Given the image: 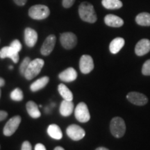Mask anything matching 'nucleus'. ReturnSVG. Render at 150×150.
<instances>
[{"mask_svg":"<svg viewBox=\"0 0 150 150\" xmlns=\"http://www.w3.org/2000/svg\"><path fill=\"white\" fill-rule=\"evenodd\" d=\"M79 15L83 21L89 23H95L97 20V14L93 6L87 1H83L79 5Z\"/></svg>","mask_w":150,"mask_h":150,"instance_id":"obj_1","label":"nucleus"},{"mask_svg":"<svg viewBox=\"0 0 150 150\" xmlns=\"http://www.w3.org/2000/svg\"><path fill=\"white\" fill-rule=\"evenodd\" d=\"M45 61L41 59H35L33 61H31L29 66L24 72V77L27 80H31L35 78L44 66Z\"/></svg>","mask_w":150,"mask_h":150,"instance_id":"obj_2","label":"nucleus"},{"mask_svg":"<svg viewBox=\"0 0 150 150\" xmlns=\"http://www.w3.org/2000/svg\"><path fill=\"white\" fill-rule=\"evenodd\" d=\"M110 130L114 137L117 138H122L126 131V125L125 120L120 117H113L110 121Z\"/></svg>","mask_w":150,"mask_h":150,"instance_id":"obj_3","label":"nucleus"},{"mask_svg":"<svg viewBox=\"0 0 150 150\" xmlns=\"http://www.w3.org/2000/svg\"><path fill=\"white\" fill-rule=\"evenodd\" d=\"M50 14V8L45 5H34L31 6L29 10V16L33 20H44L47 18Z\"/></svg>","mask_w":150,"mask_h":150,"instance_id":"obj_4","label":"nucleus"},{"mask_svg":"<svg viewBox=\"0 0 150 150\" xmlns=\"http://www.w3.org/2000/svg\"><path fill=\"white\" fill-rule=\"evenodd\" d=\"M74 115L79 122L82 123L87 122L91 119V115L87 105L83 102H80L74 110Z\"/></svg>","mask_w":150,"mask_h":150,"instance_id":"obj_5","label":"nucleus"},{"mask_svg":"<svg viewBox=\"0 0 150 150\" xmlns=\"http://www.w3.org/2000/svg\"><path fill=\"white\" fill-rule=\"evenodd\" d=\"M60 42L65 49L71 50L77 44V37L72 32L63 33L60 35Z\"/></svg>","mask_w":150,"mask_h":150,"instance_id":"obj_6","label":"nucleus"},{"mask_svg":"<svg viewBox=\"0 0 150 150\" xmlns=\"http://www.w3.org/2000/svg\"><path fill=\"white\" fill-rule=\"evenodd\" d=\"M21 122V117L19 115L14 116L11 117L6 124L4 128V134L6 136H11L16 132L18 129L19 125Z\"/></svg>","mask_w":150,"mask_h":150,"instance_id":"obj_7","label":"nucleus"},{"mask_svg":"<svg viewBox=\"0 0 150 150\" xmlns=\"http://www.w3.org/2000/svg\"><path fill=\"white\" fill-rule=\"evenodd\" d=\"M66 133L69 138L74 141L81 140L86 135L84 129L76 125H70L66 129Z\"/></svg>","mask_w":150,"mask_h":150,"instance_id":"obj_8","label":"nucleus"},{"mask_svg":"<svg viewBox=\"0 0 150 150\" xmlns=\"http://www.w3.org/2000/svg\"><path fill=\"white\" fill-rule=\"evenodd\" d=\"M79 68L83 74H89L94 69L93 58L89 55H83L79 61Z\"/></svg>","mask_w":150,"mask_h":150,"instance_id":"obj_9","label":"nucleus"},{"mask_svg":"<svg viewBox=\"0 0 150 150\" xmlns=\"http://www.w3.org/2000/svg\"><path fill=\"white\" fill-rule=\"evenodd\" d=\"M56 38L54 35L52 34L47 37L45 40L43 42L40 49V53L43 56H48L53 51L55 47Z\"/></svg>","mask_w":150,"mask_h":150,"instance_id":"obj_10","label":"nucleus"},{"mask_svg":"<svg viewBox=\"0 0 150 150\" xmlns=\"http://www.w3.org/2000/svg\"><path fill=\"white\" fill-rule=\"evenodd\" d=\"M127 98L131 104L137 106H144L148 102L147 97L138 92H131L127 95Z\"/></svg>","mask_w":150,"mask_h":150,"instance_id":"obj_11","label":"nucleus"},{"mask_svg":"<svg viewBox=\"0 0 150 150\" xmlns=\"http://www.w3.org/2000/svg\"><path fill=\"white\" fill-rule=\"evenodd\" d=\"M38 33L34 29L27 27L24 30V41L29 47H33L36 44Z\"/></svg>","mask_w":150,"mask_h":150,"instance_id":"obj_12","label":"nucleus"},{"mask_svg":"<svg viewBox=\"0 0 150 150\" xmlns=\"http://www.w3.org/2000/svg\"><path fill=\"white\" fill-rule=\"evenodd\" d=\"M150 51V40L148 39H142L136 44L135 53L137 56H142L149 53Z\"/></svg>","mask_w":150,"mask_h":150,"instance_id":"obj_13","label":"nucleus"},{"mask_svg":"<svg viewBox=\"0 0 150 150\" xmlns=\"http://www.w3.org/2000/svg\"><path fill=\"white\" fill-rule=\"evenodd\" d=\"M0 58L1 59H6V58H9L14 62L17 63L19 61L20 57H19L18 52L15 51L13 48L10 46L4 47L0 50Z\"/></svg>","mask_w":150,"mask_h":150,"instance_id":"obj_14","label":"nucleus"},{"mask_svg":"<svg viewBox=\"0 0 150 150\" xmlns=\"http://www.w3.org/2000/svg\"><path fill=\"white\" fill-rule=\"evenodd\" d=\"M60 79L65 82L74 81L77 78V72L73 67H68L59 75Z\"/></svg>","mask_w":150,"mask_h":150,"instance_id":"obj_15","label":"nucleus"},{"mask_svg":"<svg viewBox=\"0 0 150 150\" xmlns=\"http://www.w3.org/2000/svg\"><path fill=\"white\" fill-rule=\"evenodd\" d=\"M105 24L108 27H120L124 24V20L117 16L108 14L104 18Z\"/></svg>","mask_w":150,"mask_h":150,"instance_id":"obj_16","label":"nucleus"},{"mask_svg":"<svg viewBox=\"0 0 150 150\" xmlns=\"http://www.w3.org/2000/svg\"><path fill=\"white\" fill-rule=\"evenodd\" d=\"M74 110V104L72 101L63 100L60 105L59 111L60 113L63 117L70 116Z\"/></svg>","mask_w":150,"mask_h":150,"instance_id":"obj_17","label":"nucleus"},{"mask_svg":"<svg viewBox=\"0 0 150 150\" xmlns=\"http://www.w3.org/2000/svg\"><path fill=\"white\" fill-rule=\"evenodd\" d=\"M125 41L122 38H116L113 39L110 43L109 45V50L110 52L112 54H117L118 52L121 50V49L125 45Z\"/></svg>","mask_w":150,"mask_h":150,"instance_id":"obj_18","label":"nucleus"},{"mask_svg":"<svg viewBox=\"0 0 150 150\" xmlns=\"http://www.w3.org/2000/svg\"><path fill=\"white\" fill-rule=\"evenodd\" d=\"M47 134L51 138L55 140H61L63 138V133L61 128L55 124H52L48 127Z\"/></svg>","mask_w":150,"mask_h":150,"instance_id":"obj_19","label":"nucleus"},{"mask_svg":"<svg viewBox=\"0 0 150 150\" xmlns=\"http://www.w3.org/2000/svg\"><path fill=\"white\" fill-rule=\"evenodd\" d=\"M50 81V78L48 76H43L36 81H35L30 86V89L32 92H36L44 88L47 86V84Z\"/></svg>","mask_w":150,"mask_h":150,"instance_id":"obj_20","label":"nucleus"},{"mask_svg":"<svg viewBox=\"0 0 150 150\" xmlns=\"http://www.w3.org/2000/svg\"><path fill=\"white\" fill-rule=\"evenodd\" d=\"M26 108L29 115L32 118L36 119L40 117L41 113L38 109V106L33 101H29L26 104Z\"/></svg>","mask_w":150,"mask_h":150,"instance_id":"obj_21","label":"nucleus"},{"mask_svg":"<svg viewBox=\"0 0 150 150\" xmlns=\"http://www.w3.org/2000/svg\"><path fill=\"white\" fill-rule=\"evenodd\" d=\"M58 91L63 99L68 101H72L73 94L70 89L65 84L61 83L58 86Z\"/></svg>","mask_w":150,"mask_h":150,"instance_id":"obj_22","label":"nucleus"},{"mask_svg":"<svg viewBox=\"0 0 150 150\" xmlns=\"http://www.w3.org/2000/svg\"><path fill=\"white\" fill-rule=\"evenodd\" d=\"M102 4L104 8L111 10L119 9L123 6L120 0H102Z\"/></svg>","mask_w":150,"mask_h":150,"instance_id":"obj_23","label":"nucleus"},{"mask_svg":"<svg viewBox=\"0 0 150 150\" xmlns=\"http://www.w3.org/2000/svg\"><path fill=\"white\" fill-rule=\"evenodd\" d=\"M136 22L138 24L143 27L150 26V13H141L138 14L136 18Z\"/></svg>","mask_w":150,"mask_h":150,"instance_id":"obj_24","label":"nucleus"},{"mask_svg":"<svg viewBox=\"0 0 150 150\" xmlns=\"http://www.w3.org/2000/svg\"><path fill=\"white\" fill-rule=\"evenodd\" d=\"M23 93L22 91L20 88H16L13 90L11 93V98L12 100L16 101V102H20L23 99Z\"/></svg>","mask_w":150,"mask_h":150,"instance_id":"obj_25","label":"nucleus"},{"mask_svg":"<svg viewBox=\"0 0 150 150\" xmlns=\"http://www.w3.org/2000/svg\"><path fill=\"white\" fill-rule=\"evenodd\" d=\"M30 62H31V59H30L29 57H26L24 58L23 61L21 63V64L20 65V72L22 75L24 74V72H25L26 70L29 66Z\"/></svg>","mask_w":150,"mask_h":150,"instance_id":"obj_26","label":"nucleus"},{"mask_svg":"<svg viewBox=\"0 0 150 150\" xmlns=\"http://www.w3.org/2000/svg\"><path fill=\"white\" fill-rule=\"evenodd\" d=\"M142 73L145 76H150V59L144 63L142 67Z\"/></svg>","mask_w":150,"mask_h":150,"instance_id":"obj_27","label":"nucleus"},{"mask_svg":"<svg viewBox=\"0 0 150 150\" xmlns=\"http://www.w3.org/2000/svg\"><path fill=\"white\" fill-rule=\"evenodd\" d=\"M10 47L11 48L13 49L15 51L18 52V53L21 51L22 47L21 43H20V42L18 40H17V39L16 40H14L11 43Z\"/></svg>","mask_w":150,"mask_h":150,"instance_id":"obj_28","label":"nucleus"},{"mask_svg":"<svg viewBox=\"0 0 150 150\" xmlns=\"http://www.w3.org/2000/svg\"><path fill=\"white\" fill-rule=\"evenodd\" d=\"M75 2V0H63L62 1V5L65 8H69L71 6H72V5L74 4Z\"/></svg>","mask_w":150,"mask_h":150,"instance_id":"obj_29","label":"nucleus"},{"mask_svg":"<svg viewBox=\"0 0 150 150\" xmlns=\"http://www.w3.org/2000/svg\"><path fill=\"white\" fill-rule=\"evenodd\" d=\"M21 150H32L31 143L29 141H24L22 145Z\"/></svg>","mask_w":150,"mask_h":150,"instance_id":"obj_30","label":"nucleus"},{"mask_svg":"<svg viewBox=\"0 0 150 150\" xmlns=\"http://www.w3.org/2000/svg\"><path fill=\"white\" fill-rule=\"evenodd\" d=\"M8 116V113L6 111L4 110H0V122L3 121L4 120H5L6 118Z\"/></svg>","mask_w":150,"mask_h":150,"instance_id":"obj_31","label":"nucleus"},{"mask_svg":"<svg viewBox=\"0 0 150 150\" xmlns=\"http://www.w3.org/2000/svg\"><path fill=\"white\" fill-rule=\"evenodd\" d=\"M14 2L18 6H23L26 4L27 0H13Z\"/></svg>","mask_w":150,"mask_h":150,"instance_id":"obj_32","label":"nucleus"},{"mask_svg":"<svg viewBox=\"0 0 150 150\" xmlns=\"http://www.w3.org/2000/svg\"><path fill=\"white\" fill-rule=\"evenodd\" d=\"M35 150H46V148L42 144L38 143L35 146Z\"/></svg>","mask_w":150,"mask_h":150,"instance_id":"obj_33","label":"nucleus"},{"mask_svg":"<svg viewBox=\"0 0 150 150\" xmlns=\"http://www.w3.org/2000/svg\"><path fill=\"white\" fill-rule=\"evenodd\" d=\"M5 85V81L4 79L0 77V88Z\"/></svg>","mask_w":150,"mask_h":150,"instance_id":"obj_34","label":"nucleus"},{"mask_svg":"<svg viewBox=\"0 0 150 150\" xmlns=\"http://www.w3.org/2000/svg\"><path fill=\"white\" fill-rule=\"evenodd\" d=\"M95 150H109V149L104 147H97Z\"/></svg>","mask_w":150,"mask_h":150,"instance_id":"obj_35","label":"nucleus"},{"mask_svg":"<svg viewBox=\"0 0 150 150\" xmlns=\"http://www.w3.org/2000/svg\"><path fill=\"white\" fill-rule=\"evenodd\" d=\"M54 150H65L64 149H63V147H55V149H54Z\"/></svg>","mask_w":150,"mask_h":150,"instance_id":"obj_36","label":"nucleus"},{"mask_svg":"<svg viewBox=\"0 0 150 150\" xmlns=\"http://www.w3.org/2000/svg\"><path fill=\"white\" fill-rule=\"evenodd\" d=\"M9 68H10V69H13V66H9Z\"/></svg>","mask_w":150,"mask_h":150,"instance_id":"obj_37","label":"nucleus"},{"mask_svg":"<svg viewBox=\"0 0 150 150\" xmlns=\"http://www.w3.org/2000/svg\"><path fill=\"white\" fill-rule=\"evenodd\" d=\"M1 89H0V97H1Z\"/></svg>","mask_w":150,"mask_h":150,"instance_id":"obj_38","label":"nucleus"}]
</instances>
